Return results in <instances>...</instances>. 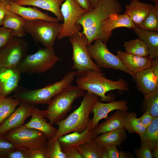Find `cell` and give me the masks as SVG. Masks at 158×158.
I'll list each match as a JSON object with an SVG mask.
<instances>
[{"label":"cell","instance_id":"cell-15","mask_svg":"<svg viewBox=\"0 0 158 158\" xmlns=\"http://www.w3.org/2000/svg\"><path fill=\"white\" fill-rule=\"evenodd\" d=\"M135 24L125 13L111 14L102 22L101 27V40L106 43L112 35V31L120 27L133 29Z\"/></svg>","mask_w":158,"mask_h":158},{"label":"cell","instance_id":"cell-31","mask_svg":"<svg viewBox=\"0 0 158 158\" xmlns=\"http://www.w3.org/2000/svg\"><path fill=\"white\" fill-rule=\"evenodd\" d=\"M124 47L126 52L133 55L141 57L149 56L147 44L140 38L125 42Z\"/></svg>","mask_w":158,"mask_h":158},{"label":"cell","instance_id":"cell-13","mask_svg":"<svg viewBox=\"0 0 158 158\" xmlns=\"http://www.w3.org/2000/svg\"><path fill=\"white\" fill-rule=\"evenodd\" d=\"M35 106L20 103L15 110L0 125V136L11 129L23 126L26 119L31 116Z\"/></svg>","mask_w":158,"mask_h":158},{"label":"cell","instance_id":"cell-49","mask_svg":"<svg viewBox=\"0 0 158 158\" xmlns=\"http://www.w3.org/2000/svg\"><path fill=\"white\" fill-rule=\"evenodd\" d=\"M152 1H153L155 3V5L158 6V0H150Z\"/></svg>","mask_w":158,"mask_h":158},{"label":"cell","instance_id":"cell-21","mask_svg":"<svg viewBox=\"0 0 158 158\" xmlns=\"http://www.w3.org/2000/svg\"><path fill=\"white\" fill-rule=\"evenodd\" d=\"M133 79L138 91L144 95L158 89V80L150 68L135 74Z\"/></svg>","mask_w":158,"mask_h":158},{"label":"cell","instance_id":"cell-48","mask_svg":"<svg viewBox=\"0 0 158 158\" xmlns=\"http://www.w3.org/2000/svg\"><path fill=\"white\" fill-rule=\"evenodd\" d=\"M92 8L95 7L97 4L98 0H89Z\"/></svg>","mask_w":158,"mask_h":158},{"label":"cell","instance_id":"cell-27","mask_svg":"<svg viewBox=\"0 0 158 158\" xmlns=\"http://www.w3.org/2000/svg\"><path fill=\"white\" fill-rule=\"evenodd\" d=\"M25 20L24 18L7 10L2 26L13 30L14 37L21 38L26 34L23 29Z\"/></svg>","mask_w":158,"mask_h":158},{"label":"cell","instance_id":"cell-39","mask_svg":"<svg viewBox=\"0 0 158 158\" xmlns=\"http://www.w3.org/2000/svg\"><path fill=\"white\" fill-rule=\"evenodd\" d=\"M135 152L137 158H153L152 150L145 145H141L139 148L135 149Z\"/></svg>","mask_w":158,"mask_h":158},{"label":"cell","instance_id":"cell-24","mask_svg":"<svg viewBox=\"0 0 158 158\" xmlns=\"http://www.w3.org/2000/svg\"><path fill=\"white\" fill-rule=\"evenodd\" d=\"M153 5L133 0L126 6L125 13L136 25L140 23L148 14Z\"/></svg>","mask_w":158,"mask_h":158},{"label":"cell","instance_id":"cell-32","mask_svg":"<svg viewBox=\"0 0 158 158\" xmlns=\"http://www.w3.org/2000/svg\"><path fill=\"white\" fill-rule=\"evenodd\" d=\"M124 128L129 133L138 134L140 137L142 135L146 129L140 118L137 117L135 112L128 111L126 112Z\"/></svg>","mask_w":158,"mask_h":158},{"label":"cell","instance_id":"cell-34","mask_svg":"<svg viewBox=\"0 0 158 158\" xmlns=\"http://www.w3.org/2000/svg\"><path fill=\"white\" fill-rule=\"evenodd\" d=\"M144 96L145 111L148 112L154 117L158 116V89Z\"/></svg>","mask_w":158,"mask_h":158},{"label":"cell","instance_id":"cell-42","mask_svg":"<svg viewBox=\"0 0 158 158\" xmlns=\"http://www.w3.org/2000/svg\"><path fill=\"white\" fill-rule=\"evenodd\" d=\"M153 118L154 117L149 112L146 111L139 118L146 128L151 123Z\"/></svg>","mask_w":158,"mask_h":158},{"label":"cell","instance_id":"cell-52","mask_svg":"<svg viewBox=\"0 0 158 158\" xmlns=\"http://www.w3.org/2000/svg\"><path fill=\"white\" fill-rule=\"evenodd\" d=\"M129 0V1H132L133 0Z\"/></svg>","mask_w":158,"mask_h":158},{"label":"cell","instance_id":"cell-26","mask_svg":"<svg viewBox=\"0 0 158 158\" xmlns=\"http://www.w3.org/2000/svg\"><path fill=\"white\" fill-rule=\"evenodd\" d=\"M133 29L139 38L147 44L149 57L152 59L158 57V32L142 29L136 24Z\"/></svg>","mask_w":158,"mask_h":158},{"label":"cell","instance_id":"cell-28","mask_svg":"<svg viewBox=\"0 0 158 158\" xmlns=\"http://www.w3.org/2000/svg\"><path fill=\"white\" fill-rule=\"evenodd\" d=\"M100 134L93 139L104 145L119 146L127 138L124 128L115 129Z\"/></svg>","mask_w":158,"mask_h":158},{"label":"cell","instance_id":"cell-36","mask_svg":"<svg viewBox=\"0 0 158 158\" xmlns=\"http://www.w3.org/2000/svg\"><path fill=\"white\" fill-rule=\"evenodd\" d=\"M16 148L12 143L3 135L0 136V158H7L9 153Z\"/></svg>","mask_w":158,"mask_h":158},{"label":"cell","instance_id":"cell-29","mask_svg":"<svg viewBox=\"0 0 158 158\" xmlns=\"http://www.w3.org/2000/svg\"><path fill=\"white\" fill-rule=\"evenodd\" d=\"M140 138L141 145L148 147L152 151L158 147V116L154 117Z\"/></svg>","mask_w":158,"mask_h":158},{"label":"cell","instance_id":"cell-5","mask_svg":"<svg viewBox=\"0 0 158 158\" xmlns=\"http://www.w3.org/2000/svg\"><path fill=\"white\" fill-rule=\"evenodd\" d=\"M85 90L77 86L71 85L55 96L48 104L47 109L40 110L41 114L47 118L52 126L64 119L72 109L74 101L85 94Z\"/></svg>","mask_w":158,"mask_h":158},{"label":"cell","instance_id":"cell-46","mask_svg":"<svg viewBox=\"0 0 158 158\" xmlns=\"http://www.w3.org/2000/svg\"><path fill=\"white\" fill-rule=\"evenodd\" d=\"M80 6L87 11H89L92 7L89 0H76Z\"/></svg>","mask_w":158,"mask_h":158},{"label":"cell","instance_id":"cell-40","mask_svg":"<svg viewBox=\"0 0 158 158\" xmlns=\"http://www.w3.org/2000/svg\"><path fill=\"white\" fill-rule=\"evenodd\" d=\"M7 158H29V152L16 148L9 153Z\"/></svg>","mask_w":158,"mask_h":158},{"label":"cell","instance_id":"cell-25","mask_svg":"<svg viewBox=\"0 0 158 158\" xmlns=\"http://www.w3.org/2000/svg\"><path fill=\"white\" fill-rule=\"evenodd\" d=\"M77 149L83 158H108L105 146L92 138L80 145Z\"/></svg>","mask_w":158,"mask_h":158},{"label":"cell","instance_id":"cell-45","mask_svg":"<svg viewBox=\"0 0 158 158\" xmlns=\"http://www.w3.org/2000/svg\"><path fill=\"white\" fill-rule=\"evenodd\" d=\"M150 68L158 80V57L152 59Z\"/></svg>","mask_w":158,"mask_h":158},{"label":"cell","instance_id":"cell-20","mask_svg":"<svg viewBox=\"0 0 158 158\" xmlns=\"http://www.w3.org/2000/svg\"><path fill=\"white\" fill-rule=\"evenodd\" d=\"M40 110L38 107H35L30 120L24 125L27 128L35 129L42 132L48 140H50L54 138L58 129L47 122V120L40 113Z\"/></svg>","mask_w":158,"mask_h":158},{"label":"cell","instance_id":"cell-35","mask_svg":"<svg viewBox=\"0 0 158 158\" xmlns=\"http://www.w3.org/2000/svg\"><path fill=\"white\" fill-rule=\"evenodd\" d=\"M44 149L46 158H66L58 138L48 140Z\"/></svg>","mask_w":158,"mask_h":158},{"label":"cell","instance_id":"cell-4","mask_svg":"<svg viewBox=\"0 0 158 158\" xmlns=\"http://www.w3.org/2000/svg\"><path fill=\"white\" fill-rule=\"evenodd\" d=\"M75 76V72H69L60 81L39 89H19L17 90L12 97L17 99L20 103H25L35 105L48 104L55 96L71 85Z\"/></svg>","mask_w":158,"mask_h":158},{"label":"cell","instance_id":"cell-16","mask_svg":"<svg viewBox=\"0 0 158 158\" xmlns=\"http://www.w3.org/2000/svg\"><path fill=\"white\" fill-rule=\"evenodd\" d=\"M91 121V119L88 126L83 132L79 133L74 131L58 138L63 152L77 148L80 145L92 138L95 128L92 126Z\"/></svg>","mask_w":158,"mask_h":158},{"label":"cell","instance_id":"cell-41","mask_svg":"<svg viewBox=\"0 0 158 158\" xmlns=\"http://www.w3.org/2000/svg\"><path fill=\"white\" fill-rule=\"evenodd\" d=\"M29 158H46L44 148L29 151Z\"/></svg>","mask_w":158,"mask_h":158},{"label":"cell","instance_id":"cell-1","mask_svg":"<svg viewBox=\"0 0 158 158\" xmlns=\"http://www.w3.org/2000/svg\"><path fill=\"white\" fill-rule=\"evenodd\" d=\"M122 10V5L118 0H98L97 6L85 13L78 24L82 27V32L88 42H92L101 39L103 21L111 14L121 13Z\"/></svg>","mask_w":158,"mask_h":158},{"label":"cell","instance_id":"cell-47","mask_svg":"<svg viewBox=\"0 0 158 158\" xmlns=\"http://www.w3.org/2000/svg\"><path fill=\"white\" fill-rule=\"evenodd\" d=\"M152 155L153 158H158V147L152 151Z\"/></svg>","mask_w":158,"mask_h":158},{"label":"cell","instance_id":"cell-3","mask_svg":"<svg viewBox=\"0 0 158 158\" xmlns=\"http://www.w3.org/2000/svg\"><path fill=\"white\" fill-rule=\"evenodd\" d=\"M83 97L80 106L67 117L56 124L58 128L54 138H58L74 131L81 133L87 128L91 120L89 116L92 107L99 97L87 92Z\"/></svg>","mask_w":158,"mask_h":158},{"label":"cell","instance_id":"cell-8","mask_svg":"<svg viewBox=\"0 0 158 158\" xmlns=\"http://www.w3.org/2000/svg\"><path fill=\"white\" fill-rule=\"evenodd\" d=\"M69 37L73 49L72 59L73 63L72 68L76 70V76H81L90 70L102 72V69L94 63L89 55L87 41L85 35L79 32Z\"/></svg>","mask_w":158,"mask_h":158},{"label":"cell","instance_id":"cell-17","mask_svg":"<svg viewBox=\"0 0 158 158\" xmlns=\"http://www.w3.org/2000/svg\"><path fill=\"white\" fill-rule=\"evenodd\" d=\"M21 73L17 67L0 68V95L7 96L16 90Z\"/></svg>","mask_w":158,"mask_h":158},{"label":"cell","instance_id":"cell-43","mask_svg":"<svg viewBox=\"0 0 158 158\" xmlns=\"http://www.w3.org/2000/svg\"><path fill=\"white\" fill-rule=\"evenodd\" d=\"M8 1H0V26L2 25L3 21L7 11L6 6Z\"/></svg>","mask_w":158,"mask_h":158},{"label":"cell","instance_id":"cell-44","mask_svg":"<svg viewBox=\"0 0 158 158\" xmlns=\"http://www.w3.org/2000/svg\"><path fill=\"white\" fill-rule=\"evenodd\" d=\"M66 158H83L77 148L64 152Z\"/></svg>","mask_w":158,"mask_h":158},{"label":"cell","instance_id":"cell-10","mask_svg":"<svg viewBox=\"0 0 158 158\" xmlns=\"http://www.w3.org/2000/svg\"><path fill=\"white\" fill-rule=\"evenodd\" d=\"M61 6L63 23L57 37L59 40L70 37L80 32L81 26L78 22L87 11L82 8L76 0H65Z\"/></svg>","mask_w":158,"mask_h":158},{"label":"cell","instance_id":"cell-51","mask_svg":"<svg viewBox=\"0 0 158 158\" xmlns=\"http://www.w3.org/2000/svg\"><path fill=\"white\" fill-rule=\"evenodd\" d=\"M12 0L13 1H16V0Z\"/></svg>","mask_w":158,"mask_h":158},{"label":"cell","instance_id":"cell-19","mask_svg":"<svg viewBox=\"0 0 158 158\" xmlns=\"http://www.w3.org/2000/svg\"><path fill=\"white\" fill-rule=\"evenodd\" d=\"M127 69L132 73L134 79L135 74L150 67L152 59L149 56L141 57L119 51L116 55Z\"/></svg>","mask_w":158,"mask_h":158},{"label":"cell","instance_id":"cell-12","mask_svg":"<svg viewBox=\"0 0 158 158\" xmlns=\"http://www.w3.org/2000/svg\"><path fill=\"white\" fill-rule=\"evenodd\" d=\"M27 44L21 38L13 37L0 50L1 68L17 67L26 56Z\"/></svg>","mask_w":158,"mask_h":158},{"label":"cell","instance_id":"cell-38","mask_svg":"<svg viewBox=\"0 0 158 158\" xmlns=\"http://www.w3.org/2000/svg\"><path fill=\"white\" fill-rule=\"evenodd\" d=\"M107 153L108 158H128L131 157L126 152L119 151L115 145H104Z\"/></svg>","mask_w":158,"mask_h":158},{"label":"cell","instance_id":"cell-18","mask_svg":"<svg viewBox=\"0 0 158 158\" xmlns=\"http://www.w3.org/2000/svg\"><path fill=\"white\" fill-rule=\"evenodd\" d=\"M6 8L7 10L26 20H41L52 22L59 21L56 18L42 12L36 7H25L18 4L12 0L8 1Z\"/></svg>","mask_w":158,"mask_h":158},{"label":"cell","instance_id":"cell-11","mask_svg":"<svg viewBox=\"0 0 158 158\" xmlns=\"http://www.w3.org/2000/svg\"><path fill=\"white\" fill-rule=\"evenodd\" d=\"M89 55L94 63L100 68L113 69L125 72L133 78L132 73L127 69L121 60L109 50L106 43L97 39L93 44L87 46Z\"/></svg>","mask_w":158,"mask_h":158},{"label":"cell","instance_id":"cell-33","mask_svg":"<svg viewBox=\"0 0 158 158\" xmlns=\"http://www.w3.org/2000/svg\"><path fill=\"white\" fill-rule=\"evenodd\" d=\"M137 25L144 30L158 32V6L153 5L144 20Z\"/></svg>","mask_w":158,"mask_h":158},{"label":"cell","instance_id":"cell-30","mask_svg":"<svg viewBox=\"0 0 158 158\" xmlns=\"http://www.w3.org/2000/svg\"><path fill=\"white\" fill-rule=\"evenodd\" d=\"M20 104L16 99L0 95V125L16 109Z\"/></svg>","mask_w":158,"mask_h":158},{"label":"cell","instance_id":"cell-14","mask_svg":"<svg viewBox=\"0 0 158 158\" xmlns=\"http://www.w3.org/2000/svg\"><path fill=\"white\" fill-rule=\"evenodd\" d=\"M115 110L128 111L129 108L127 101L121 100L104 103L100 102L99 99H97L92 107L91 111V113L93 114L91 121L92 126L95 128L100 120L107 118L109 113Z\"/></svg>","mask_w":158,"mask_h":158},{"label":"cell","instance_id":"cell-2","mask_svg":"<svg viewBox=\"0 0 158 158\" xmlns=\"http://www.w3.org/2000/svg\"><path fill=\"white\" fill-rule=\"evenodd\" d=\"M77 86L87 92L94 94L101 98L102 101H112V95H106L111 90H118L128 92V83L122 78L113 81L106 78L104 74L93 70H89L76 80Z\"/></svg>","mask_w":158,"mask_h":158},{"label":"cell","instance_id":"cell-7","mask_svg":"<svg viewBox=\"0 0 158 158\" xmlns=\"http://www.w3.org/2000/svg\"><path fill=\"white\" fill-rule=\"evenodd\" d=\"M16 148L28 151L44 148L48 141L45 135L36 129L22 127L11 129L3 135Z\"/></svg>","mask_w":158,"mask_h":158},{"label":"cell","instance_id":"cell-50","mask_svg":"<svg viewBox=\"0 0 158 158\" xmlns=\"http://www.w3.org/2000/svg\"><path fill=\"white\" fill-rule=\"evenodd\" d=\"M11 0H0V1H9Z\"/></svg>","mask_w":158,"mask_h":158},{"label":"cell","instance_id":"cell-22","mask_svg":"<svg viewBox=\"0 0 158 158\" xmlns=\"http://www.w3.org/2000/svg\"><path fill=\"white\" fill-rule=\"evenodd\" d=\"M126 112L118 110L104 122L95 128L92 136L94 139L99 135L118 128H124Z\"/></svg>","mask_w":158,"mask_h":158},{"label":"cell","instance_id":"cell-53","mask_svg":"<svg viewBox=\"0 0 158 158\" xmlns=\"http://www.w3.org/2000/svg\"><path fill=\"white\" fill-rule=\"evenodd\" d=\"M0 68H1V67H0Z\"/></svg>","mask_w":158,"mask_h":158},{"label":"cell","instance_id":"cell-6","mask_svg":"<svg viewBox=\"0 0 158 158\" xmlns=\"http://www.w3.org/2000/svg\"><path fill=\"white\" fill-rule=\"evenodd\" d=\"M25 20L23 27L25 33L30 35L45 48L54 51V42L61 30L62 24L41 20Z\"/></svg>","mask_w":158,"mask_h":158},{"label":"cell","instance_id":"cell-9","mask_svg":"<svg viewBox=\"0 0 158 158\" xmlns=\"http://www.w3.org/2000/svg\"><path fill=\"white\" fill-rule=\"evenodd\" d=\"M60 60L54 51L40 48L36 53L26 55L17 67L21 74H41L53 68Z\"/></svg>","mask_w":158,"mask_h":158},{"label":"cell","instance_id":"cell-37","mask_svg":"<svg viewBox=\"0 0 158 158\" xmlns=\"http://www.w3.org/2000/svg\"><path fill=\"white\" fill-rule=\"evenodd\" d=\"M14 37L13 30L3 26L0 27V50Z\"/></svg>","mask_w":158,"mask_h":158},{"label":"cell","instance_id":"cell-23","mask_svg":"<svg viewBox=\"0 0 158 158\" xmlns=\"http://www.w3.org/2000/svg\"><path fill=\"white\" fill-rule=\"evenodd\" d=\"M65 0H16L14 1L22 6H31L50 11L54 13L59 21H63V18L60 6Z\"/></svg>","mask_w":158,"mask_h":158}]
</instances>
